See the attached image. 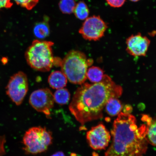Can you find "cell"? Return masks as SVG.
<instances>
[{"instance_id":"obj_3","label":"cell","mask_w":156,"mask_h":156,"mask_svg":"<svg viewBox=\"0 0 156 156\" xmlns=\"http://www.w3.org/2000/svg\"><path fill=\"white\" fill-rule=\"evenodd\" d=\"M93 63V60L87 58L83 52L73 50L62 60L60 66L62 73L70 82L81 85L87 79L88 67Z\"/></svg>"},{"instance_id":"obj_7","label":"cell","mask_w":156,"mask_h":156,"mask_svg":"<svg viewBox=\"0 0 156 156\" xmlns=\"http://www.w3.org/2000/svg\"><path fill=\"white\" fill-rule=\"evenodd\" d=\"M108 25L99 16H93L88 17L79 30L85 40L97 41L104 36Z\"/></svg>"},{"instance_id":"obj_2","label":"cell","mask_w":156,"mask_h":156,"mask_svg":"<svg viewBox=\"0 0 156 156\" xmlns=\"http://www.w3.org/2000/svg\"><path fill=\"white\" fill-rule=\"evenodd\" d=\"M135 116L121 112L115 120L112 144L105 156H141L147 149L146 124L138 128Z\"/></svg>"},{"instance_id":"obj_22","label":"cell","mask_w":156,"mask_h":156,"mask_svg":"<svg viewBox=\"0 0 156 156\" xmlns=\"http://www.w3.org/2000/svg\"><path fill=\"white\" fill-rule=\"evenodd\" d=\"M122 109L123 110V112L128 114H130L133 110L132 107L129 105H126Z\"/></svg>"},{"instance_id":"obj_8","label":"cell","mask_w":156,"mask_h":156,"mask_svg":"<svg viewBox=\"0 0 156 156\" xmlns=\"http://www.w3.org/2000/svg\"><path fill=\"white\" fill-rule=\"evenodd\" d=\"M54 95L48 88L35 90L31 94L29 102L35 110L44 113L49 118L50 111L53 108L54 103Z\"/></svg>"},{"instance_id":"obj_12","label":"cell","mask_w":156,"mask_h":156,"mask_svg":"<svg viewBox=\"0 0 156 156\" xmlns=\"http://www.w3.org/2000/svg\"><path fill=\"white\" fill-rule=\"evenodd\" d=\"M105 107L107 114L112 116L118 115L123 108L121 103L117 98L109 99Z\"/></svg>"},{"instance_id":"obj_6","label":"cell","mask_w":156,"mask_h":156,"mask_svg":"<svg viewBox=\"0 0 156 156\" xmlns=\"http://www.w3.org/2000/svg\"><path fill=\"white\" fill-rule=\"evenodd\" d=\"M28 90V78L21 71L12 76L6 87L7 94L17 106L22 104Z\"/></svg>"},{"instance_id":"obj_13","label":"cell","mask_w":156,"mask_h":156,"mask_svg":"<svg viewBox=\"0 0 156 156\" xmlns=\"http://www.w3.org/2000/svg\"><path fill=\"white\" fill-rule=\"evenodd\" d=\"M146 121V139L148 143L156 146V119L152 120L147 118Z\"/></svg>"},{"instance_id":"obj_24","label":"cell","mask_w":156,"mask_h":156,"mask_svg":"<svg viewBox=\"0 0 156 156\" xmlns=\"http://www.w3.org/2000/svg\"><path fill=\"white\" fill-rule=\"evenodd\" d=\"M129 1L132 2H136L140 1V0H129Z\"/></svg>"},{"instance_id":"obj_20","label":"cell","mask_w":156,"mask_h":156,"mask_svg":"<svg viewBox=\"0 0 156 156\" xmlns=\"http://www.w3.org/2000/svg\"><path fill=\"white\" fill-rule=\"evenodd\" d=\"M107 3L111 7L118 8L122 7L125 3L126 0H106Z\"/></svg>"},{"instance_id":"obj_16","label":"cell","mask_w":156,"mask_h":156,"mask_svg":"<svg viewBox=\"0 0 156 156\" xmlns=\"http://www.w3.org/2000/svg\"><path fill=\"white\" fill-rule=\"evenodd\" d=\"M70 94L68 90L63 88L58 89L54 94V101L58 104L64 105L69 102Z\"/></svg>"},{"instance_id":"obj_23","label":"cell","mask_w":156,"mask_h":156,"mask_svg":"<svg viewBox=\"0 0 156 156\" xmlns=\"http://www.w3.org/2000/svg\"><path fill=\"white\" fill-rule=\"evenodd\" d=\"M51 156H66L64 154L62 151H58L53 154Z\"/></svg>"},{"instance_id":"obj_4","label":"cell","mask_w":156,"mask_h":156,"mask_svg":"<svg viewBox=\"0 0 156 156\" xmlns=\"http://www.w3.org/2000/svg\"><path fill=\"white\" fill-rule=\"evenodd\" d=\"M53 42L50 41H33L27 49L25 57L27 63L37 71L48 72L55 66L56 58L54 57L52 47Z\"/></svg>"},{"instance_id":"obj_17","label":"cell","mask_w":156,"mask_h":156,"mask_svg":"<svg viewBox=\"0 0 156 156\" xmlns=\"http://www.w3.org/2000/svg\"><path fill=\"white\" fill-rule=\"evenodd\" d=\"M35 36L39 38L42 39L48 37L50 34L49 27L45 21L38 23L34 29Z\"/></svg>"},{"instance_id":"obj_19","label":"cell","mask_w":156,"mask_h":156,"mask_svg":"<svg viewBox=\"0 0 156 156\" xmlns=\"http://www.w3.org/2000/svg\"><path fill=\"white\" fill-rule=\"evenodd\" d=\"M17 5L30 10L36 6L39 0H14Z\"/></svg>"},{"instance_id":"obj_10","label":"cell","mask_w":156,"mask_h":156,"mask_svg":"<svg viewBox=\"0 0 156 156\" xmlns=\"http://www.w3.org/2000/svg\"><path fill=\"white\" fill-rule=\"evenodd\" d=\"M127 51L134 56H145L149 48L151 41L141 33L132 34L126 40Z\"/></svg>"},{"instance_id":"obj_18","label":"cell","mask_w":156,"mask_h":156,"mask_svg":"<svg viewBox=\"0 0 156 156\" xmlns=\"http://www.w3.org/2000/svg\"><path fill=\"white\" fill-rule=\"evenodd\" d=\"M76 4L75 0H60L58 6L62 13L70 14L73 12Z\"/></svg>"},{"instance_id":"obj_15","label":"cell","mask_w":156,"mask_h":156,"mask_svg":"<svg viewBox=\"0 0 156 156\" xmlns=\"http://www.w3.org/2000/svg\"><path fill=\"white\" fill-rule=\"evenodd\" d=\"M73 12L77 19L83 20L88 17L90 11L86 4L81 1L76 4Z\"/></svg>"},{"instance_id":"obj_1","label":"cell","mask_w":156,"mask_h":156,"mask_svg":"<svg viewBox=\"0 0 156 156\" xmlns=\"http://www.w3.org/2000/svg\"><path fill=\"white\" fill-rule=\"evenodd\" d=\"M122 87L116 84L108 75H105L98 83H83L74 94L69 106L70 112L80 123L101 119L107 101L121 95Z\"/></svg>"},{"instance_id":"obj_5","label":"cell","mask_w":156,"mask_h":156,"mask_svg":"<svg viewBox=\"0 0 156 156\" xmlns=\"http://www.w3.org/2000/svg\"><path fill=\"white\" fill-rule=\"evenodd\" d=\"M51 133L41 127L31 128L25 132L23 138V148L26 153L36 154L48 149L52 144Z\"/></svg>"},{"instance_id":"obj_14","label":"cell","mask_w":156,"mask_h":156,"mask_svg":"<svg viewBox=\"0 0 156 156\" xmlns=\"http://www.w3.org/2000/svg\"><path fill=\"white\" fill-rule=\"evenodd\" d=\"M87 78L91 82L96 83L102 81L105 75L101 68L93 66L87 69Z\"/></svg>"},{"instance_id":"obj_9","label":"cell","mask_w":156,"mask_h":156,"mask_svg":"<svg viewBox=\"0 0 156 156\" xmlns=\"http://www.w3.org/2000/svg\"><path fill=\"white\" fill-rule=\"evenodd\" d=\"M87 138L90 146L93 149H105L108 145L111 135L105 126L100 124L87 132Z\"/></svg>"},{"instance_id":"obj_21","label":"cell","mask_w":156,"mask_h":156,"mask_svg":"<svg viewBox=\"0 0 156 156\" xmlns=\"http://www.w3.org/2000/svg\"><path fill=\"white\" fill-rule=\"evenodd\" d=\"M13 5L11 0H0V9L10 8Z\"/></svg>"},{"instance_id":"obj_11","label":"cell","mask_w":156,"mask_h":156,"mask_svg":"<svg viewBox=\"0 0 156 156\" xmlns=\"http://www.w3.org/2000/svg\"><path fill=\"white\" fill-rule=\"evenodd\" d=\"M48 82L52 88L58 89L66 86L67 79L62 72L56 71L50 74L48 78Z\"/></svg>"}]
</instances>
